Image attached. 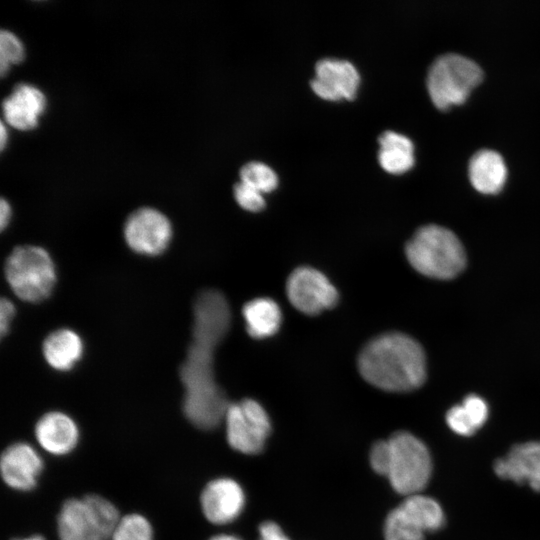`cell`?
I'll list each match as a JSON object with an SVG mask.
<instances>
[{
	"label": "cell",
	"instance_id": "cell-1",
	"mask_svg": "<svg viewBox=\"0 0 540 540\" xmlns=\"http://www.w3.org/2000/svg\"><path fill=\"white\" fill-rule=\"evenodd\" d=\"M358 370L366 382L381 390L412 391L425 381V353L410 336L385 333L373 338L361 350Z\"/></svg>",
	"mask_w": 540,
	"mask_h": 540
},
{
	"label": "cell",
	"instance_id": "cell-2",
	"mask_svg": "<svg viewBox=\"0 0 540 540\" xmlns=\"http://www.w3.org/2000/svg\"><path fill=\"white\" fill-rule=\"evenodd\" d=\"M405 253L416 271L431 278H453L466 264L465 251L457 236L436 224L419 228L408 241Z\"/></svg>",
	"mask_w": 540,
	"mask_h": 540
},
{
	"label": "cell",
	"instance_id": "cell-3",
	"mask_svg": "<svg viewBox=\"0 0 540 540\" xmlns=\"http://www.w3.org/2000/svg\"><path fill=\"white\" fill-rule=\"evenodd\" d=\"M4 273L13 293L26 302L45 300L56 282V269L50 254L34 245L15 247L6 259Z\"/></svg>",
	"mask_w": 540,
	"mask_h": 540
},
{
	"label": "cell",
	"instance_id": "cell-4",
	"mask_svg": "<svg viewBox=\"0 0 540 540\" xmlns=\"http://www.w3.org/2000/svg\"><path fill=\"white\" fill-rule=\"evenodd\" d=\"M117 508L99 495L66 500L58 514L60 540H109L119 522Z\"/></svg>",
	"mask_w": 540,
	"mask_h": 540
},
{
	"label": "cell",
	"instance_id": "cell-5",
	"mask_svg": "<svg viewBox=\"0 0 540 540\" xmlns=\"http://www.w3.org/2000/svg\"><path fill=\"white\" fill-rule=\"evenodd\" d=\"M180 378L185 390L184 414L194 426L211 430L224 421L230 403L216 383L214 370L183 363Z\"/></svg>",
	"mask_w": 540,
	"mask_h": 540
},
{
	"label": "cell",
	"instance_id": "cell-6",
	"mask_svg": "<svg viewBox=\"0 0 540 540\" xmlns=\"http://www.w3.org/2000/svg\"><path fill=\"white\" fill-rule=\"evenodd\" d=\"M388 441L389 460L386 477L399 494H419L432 472L430 453L425 444L406 431H398Z\"/></svg>",
	"mask_w": 540,
	"mask_h": 540
},
{
	"label": "cell",
	"instance_id": "cell-7",
	"mask_svg": "<svg viewBox=\"0 0 540 540\" xmlns=\"http://www.w3.org/2000/svg\"><path fill=\"white\" fill-rule=\"evenodd\" d=\"M482 69L472 59L458 53H445L431 64L427 87L434 104L447 108L463 102L482 79Z\"/></svg>",
	"mask_w": 540,
	"mask_h": 540
},
{
	"label": "cell",
	"instance_id": "cell-8",
	"mask_svg": "<svg viewBox=\"0 0 540 540\" xmlns=\"http://www.w3.org/2000/svg\"><path fill=\"white\" fill-rule=\"evenodd\" d=\"M445 518L440 504L421 494L407 496L387 516L386 540H424L425 532L440 529Z\"/></svg>",
	"mask_w": 540,
	"mask_h": 540
},
{
	"label": "cell",
	"instance_id": "cell-9",
	"mask_svg": "<svg viewBox=\"0 0 540 540\" xmlns=\"http://www.w3.org/2000/svg\"><path fill=\"white\" fill-rule=\"evenodd\" d=\"M229 445L244 454H257L271 431L265 409L253 399L230 403L224 417Z\"/></svg>",
	"mask_w": 540,
	"mask_h": 540
},
{
	"label": "cell",
	"instance_id": "cell-10",
	"mask_svg": "<svg viewBox=\"0 0 540 540\" xmlns=\"http://www.w3.org/2000/svg\"><path fill=\"white\" fill-rule=\"evenodd\" d=\"M290 303L301 313L314 316L334 307L338 292L329 279L312 267L292 271L286 283Z\"/></svg>",
	"mask_w": 540,
	"mask_h": 540
},
{
	"label": "cell",
	"instance_id": "cell-11",
	"mask_svg": "<svg viewBox=\"0 0 540 540\" xmlns=\"http://www.w3.org/2000/svg\"><path fill=\"white\" fill-rule=\"evenodd\" d=\"M123 233L127 245L134 252L155 256L168 247L172 238V226L162 212L143 207L128 216Z\"/></svg>",
	"mask_w": 540,
	"mask_h": 540
},
{
	"label": "cell",
	"instance_id": "cell-12",
	"mask_svg": "<svg viewBox=\"0 0 540 540\" xmlns=\"http://www.w3.org/2000/svg\"><path fill=\"white\" fill-rule=\"evenodd\" d=\"M228 302L219 291H202L193 305L192 336L194 341L218 345L230 328Z\"/></svg>",
	"mask_w": 540,
	"mask_h": 540
},
{
	"label": "cell",
	"instance_id": "cell-13",
	"mask_svg": "<svg viewBox=\"0 0 540 540\" xmlns=\"http://www.w3.org/2000/svg\"><path fill=\"white\" fill-rule=\"evenodd\" d=\"M359 82V73L351 62L325 58L316 63L311 87L319 97L326 100H352Z\"/></svg>",
	"mask_w": 540,
	"mask_h": 540
},
{
	"label": "cell",
	"instance_id": "cell-14",
	"mask_svg": "<svg viewBox=\"0 0 540 540\" xmlns=\"http://www.w3.org/2000/svg\"><path fill=\"white\" fill-rule=\"evenodd\" d=\"M201 508L213 524H226L241 513L245 497L241 486L233 479L218 478L209 482L201 493Z\"/></svg>",
	"mask_w": 540,
	"mask_h": 540
},
{
	"label": "cell",
	"instance_id": "cell-15",
	"mask_svg": "<svg viewBox=\"0 0 540 540\" xmlns=\"http://www.w3.org/2000/svg\"><path fill=\"white\" fill-rule=\"evenodd\" d=\"M43 468L38 452L29 444L17 442L8 446L1 456L3 481L18 491L32 490Z\"/></svg>",
	"mask_w": 540,
	"mask_h": 540
},
{
	"label": "cell",
	"instance_id": "cell-16",
	"mask_svg": "<svg viewBox=\"0 0 540 540\" xmlns=\"http://www.w3.org/2000/svg\"><path fill=\"white\" fill-rule=\"evenodd\" d=\"M46 105V97L39 88L20 83L3 100V117L8 125L18 130H31L37 127Z\"/></svg>",
	"mask_w": 540,
	"mask_h": 540
},
{
	"label": "cell",
	"instance_id": "cell-17",
	"mask_svg": "<svg viewBox=\"0 0 540 540\" xmlns=\"http://www.w3.org/2000/svg\"><path fill=\"white\" fill-rule=\"evenodd\" d=\"M494 471L502 479L529 484L540 492V441L514 446L504 458L495 462Z\"/></svg>",
	"mask_w": 540,
	"mask_h": 540
},
{
	"label": "cell",
	"instance_id": "cell-18",
	"mask_svg": "<svg viewBox=\"0 0 540 540\" xmlns=\"http://www.w3.org/2000/svg\"><path fill=\"white\" fill-rule=\"evenodd\" d=\"M35 437L39 445L53 455L70 453L79 440V429L67 414L52 411L44 414L36 423Z\"/></svg>",
	"mask_w": 540,
	"mask_h": 540
},
{
	"label": "cell",
	"instance_id": "cell-19",
	"mask_svg": "<svg viewBox=\"0 0 540 540\" xmlns=\"http://www.w3.org/2000/svg\"><path fill=\"white\" fill-rule=\"evenodd\" d=\"M507 168L502 155L492 149L476 151L469 161V177L473 186L483 193H496L504 185Z\"/></svg>",
	"mask_w": 540,
	"mask_h": 540
},
{
	"label": "cell",
	"instance_id": "cell-20",
	"mask_svg": "<svg viewBox=\"0 0 540 540\" xmlns=\"http://www.w3.org/2000/svg\"><path fill=\"white\" fill-rule=\"evenodd\" d=\"M42 352L53 369L68 371L81 359L83 341L73 330L67 328L51 332L43 341Z\"/></svg>",
	"mask_w": 540,
	"mask_h": 540
},
{
	"label": "cell",
	"instance_id": "cell-21",
	"mask_svg": "<svg viewBox=\"0 0 540 540\" xmlns=\"http://www.w3.org/2000/svg\"><path fill=\"white\" fill-rule=\"evenodd\" d=\"M248 334L255 339L274 335L280 328L282 313L271 298L259 297L247 302L242 309Z\"/></svg>",
	"mask_w": 540,
	"mask_h": 540
},
{
	"label": "cell",
	"instance_id": "cell-22",
	"mask_svg": "<svg viewBox=\"0 0 540 540\" xmlns=\"http://www.w3.org/2000/svg\"><path fill=\"white\" fill-rule=\"evenodd\" d=\"M379 163L390 173H402L410 169L415 161L413 142L405 135L387 130L379 138Z\"/></svg>",
	"mask_w": 540,
	"mask_h": 540
},
{
	"label": "cell",
	"instance_id": "cell-23",
	"mask_svg": "<svg viewBox=\"0 0 540 540\" xmlns=\"http://www.w3.org/2000/svg\"><path fill=\"white\" fill-rule=\"evenodd\" d=\"M488 414L487 403L481 397L470 394L462 404L448 410L446 421L456 434L471 436L486 422Z\"/></svg>",
	"mask_w": 540,
	"mask_h": 540
},
{
	"label": "cell",
	"instance_id": "cell-24",
	"mask_svg": "<svg viewBox=\"0 0 540 540\" xmlns=\"http://www.w3.org/2000/svg\"><path fill=\"white\" fill-rule=\"evenodd\" d=\"M111 540H153V530L144 516L132 513L120 518Z\"/></svg>",
	"mask_w": 540,
	"mask_h": 540
},
{
	"label": "cell",
	"instance_id": "cell-25",
	"mask_svg": "<svg viewBox=\"0 0 540 540\" xmlns=\"http://www.w3.org/2000/svg\"><path fill=\"white\" fill-rule=\"evenodd\" d=\"M240 179L261 193L274 190L278 184V177L274 170L256 161L249 162L241 168Z\"/></svg>",
	"mask_w": 540,
	"mask_h": 540
},
{
	"label": "cell",
	"instance_id": "cell-26",
	"mask_svg": "<svg viewBox=\"0 0 540 540\" xmlns=\"http://www.w3.org/2000/svg\"><path fill=\"white\" fill-rule=\"evenodd\" d=\"M25 57L24 46L20 39L8 30L0 33V72L5 76L10 66L19 64Z\"/></svg>",
	"mask_w": 540,
	"mask_h": 540
},
{
	"label": "cell",
	"instance_id": "cell-27",
	"mask_svg": "<svg viewBox=\"0 0 540 540\" xmlns=\"http://www.w3.org/2000/svg\"><path fill=\"white\" fill-rule=\"evenodd\" d=\"M234 196L237 203L245 210L258 212L265 207L262 193L242 181L235 184Z\"/></svg>",
	"mask_w": 540,
	"mask_h": 540
},
{
	"label": "cell",
	"instance_id": "cell-28",
	"mask_svg": "<svg viewBox=\"0 0 540 540\" xmlns=\"http://www.w3.org/2000/svg\"><path fill=\"white\" fill-rule=\"evenodd\" d=\"M389 460V446L387 440L377 441L370 451V463L375 472L385 476Z\"/></svg>",
	"mask_w": 540,
	"mask_h": 540
},
{
	"label": "cell",
	"instance_id": "cell-29",
	"mask_svg": "<svg viewBox=\"0 0 540 540\" xmlns=\"http://www.w3.org/2000/svg\"><path fill=\"white\" fill-rule=\"evenodd\" d=\"M14 315L15 306L13 302L7 298H2L0 302V332L2 337L8 333Z\"/></svg>",
	"mask_w": 540,
	"mask_h": 540
},
{
	"label": "cell",
	"instance_id": "cell-30",
	"mask_svg": "<svg viewBox=\"0 0 540 540\" xmlns=\"http://www.w3.org/2000/svg\"><path fill=\"white\" fill-rule=\"evenodd\" d=\"M259 540H289L279 525L272 521H266L259 527Z\"/></svg>",
	"mask_w": 540,
	"mask_h": 540
},
{
	"label": "cell",
	"instance_id": "cell-31",
	"mask_svg": "<svg viewBox=\"0 0 540 540\" xmlns=\"http://www.w3.org/2000/svg\"><path fill=\"white\" fill-rule=\"evenodd\" d=\"M11 216V206L6 199L2 198L0 201V226L2 230L8 226Z\"/></svg>",
	"mask_w": 540,
	"mask_h": 540
},
{
	"label": "cell",
	"instance_id": "cell-32",
	"mask_svg": "<svg viewBox=\"0 0 540 540\" xmlns=\"http://www.w3.org/2000/svg\"><path fill=\"white\" fill-rule=\"evenodd\" d=\"M0 147L1 150H4L7 141H8V131L7 127L5 126L4 122L1 123V130H0Z\"/></svg>",
	"mask_w": 540,
	"mask_h": 540
},
{
	"label": "cell",
	"instance_id": "cell-33",
	"mask_svg": "<svg viewBox=\"0 0 540 540\" xmlns=\"http://www.w3.org/2000/svg\"><path fill=\"white\" fill-rule=\"evenodd\" d=\"M209 540H241V539L234 535L219 534V535H215L211 537Z\"/></svg>",
	"mask_w": 540,
	"mask_h": 540
},
{
	"label": "cell",
	"instance_id": "cell-34",
	"mask_svg": "<svg viewBox=\"0 0 540 540\" xmlns=\"http://www.w3.org/2000/svg\"><path fill=\"white\" fill-rule=\"evenodd\" d=\"M14 540H45V539L40 535H34V536L27 537V538L14 539Z\"/></svg>",
	"mask_w": 540,
	"mask_h": 540
}]
</instances>
